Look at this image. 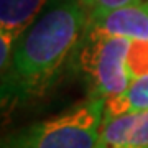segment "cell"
<instances>
[{
    "mask_svg": "<svg viewBox=\"0 0 148 148\" xmlns=\"http://www.w3.org/2000/svg\"><path fill=\"white\" fill-rule=\"evenodd\" d=\"M104 109L106 99L90 95L58 115L16 130L2 148H95Z\"/></svg>",
    "mask_w": 148,
    "mask_h": 148,
    "instance_id": "cell-2",
    "label": "cell"
},
{
    "mask_svg": "<svg viewBox=\"0 0 148 148\" xmlns=\"http://www.w3.org/2000/svg\"><path fill=\"white\" fill-rule=\"evenodd\" d=\"M125 148H148V110L135 112L127 133Z\"/></svg>",
    "mask_w": 148,
    "mask_h": 148,
    "instance_id": "cell-8",
    "label": "cell"
},
{
    "mask_svg": "<svg viewBox=\"0 0 148 148\" xmlns=\"http://www.w3.org/2000/svg\"><path fill=\"white\" fill-rule=\"evenodd\" d=\"M148 110V74L137 77L122 94L107 99L104 119Z\"/></svg>",
    "mask_w": 148,
    "mask_h": 148,
    "instance_id": "cell-6",
    "label": "cell"
},
{
    "mask_svg": "<svg viewBox=\"0 0 148 148\" xmlns=\"http://www.w3.org/2000/svg\"><path fill=\"white\" fill-rule=\"evenodd\" d=\"M81 7L86 10L89 15L92 12H102V10H112L117 7H123L128 3H135V2H142V0H77Z\"/></svg>",
    "mask_w": 148,
    "mask_h": 148,
    "instance_id": "cell-9",
    "label": "cell"
},
{
    "mask_svg": "<svg viewBox=\"0 0 148 148\" xmlns=\"http://www.w3.org/2000/svg\"><path fill=\"white\" fill-rule=\"evenodd\" d=\"M130 40L127 38H87L81 63L90 81V95L112 99L132 84L127 68Z\"/></svg>",
    "mask_w": 148,
    "mask_h": 148,
    "instance_id": "cell-3",
    "label": "cell"
},
{
    "mask_svg": "<svg viewBox=\"0 0 148 148\" xmlns=\"http://www.w3.org/2000/svg\"><path fill=\"white\" fill-rule=\"evenodd\" d=\"M87 38H127L148 41V2H135L112 10L92 12L86 21Z\"/></svg>",
    "mask_w": 148,
    "mask_h": 148,
    "instance_id": "cell-4",
    "label": "cell"
},
{
    "mask_svg": "<svg viewBox=\"0 0 148 148\" xmlns=\"http://www.w3.org/2000/svg\"><path fill=\"white\" fill-rule=\"evenodd\" d=\"M127 68L132 79L148 74V41L130 40L127 53Z\"/></svg>",
    "mask_w": 148,
    "mask_h": 148,
    "instance_id": "cell-7",
    "label": "cell"
},
{
    "mask_svg": "<svg viewBox=\"0 0 148 148\" xmlns=\"http://www.w3.org/2000/svg\"><path fill=\"white\" fill-rule=\"evenodd\" d=\"M68 0H0V30L20 35L48 8Z\"/></svg>",
    "mask_w": 148,
    "mask_h": 148,
    "instance_id": "cell-5",
    "label": "cell"
},
{
    "mask_svg": "<svg viewBox=\"0 0 148 148\" xmlns=\"http://www.w3.org/2000/svg\"><path fill=\"white\" fill-rule=\"evenodd\" d=\"M87 13L77 0L48 8L21 33L8 68L2 73V104L41 97L68 59L82 32Z\"/></svg>",
    "mask_w": 148,
    "mask_h": 148,
    "instance_id": "cell-1",
    "label": "cell"
}]
</instances>
